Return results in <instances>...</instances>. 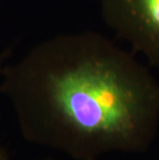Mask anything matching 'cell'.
<instances>
[{"label":"cell","mask_w":159,"mask_h":160,"mask_svg":"<svg viewBox=\"0 0 159 160\" xmlns=\"http://www.w3.org/2000/svg\"><path fill=\"white\" fill-rule=\"evenodd\" d=\"M22 137L77 160L144 153L159 124V82L100 33L60 34L2 67Z\"/></svg>","instance_id":"6da1fadb"},{"label":"cell","mask_w":159,"mask_h":160,"mask_svg":"<svg viewBox=\"0 0 159 160\" xmlns=\"http://www.w3.org/2000/svg\"><path fill=\"white\" fill-rule=\"evenodd\" d=\"M106 25L159 68V0H99Z\"/></svg>","instance_id":"7a4b0ae2"},{"label":"cell","mask_w":159,"mask_h":160,"mask_svg":"<svg viewBox=\"0 0 159 160\" xmlns=\"http://www.w3.org/2000/svg\"><path fill=\"white\" fill-rule=\"evenodd\" d=\"M0 160H9L6 152L1 147H0Z\"/></svg>","instance_id":"3957f363"},{"label":"cell","mask_w":159,"mask_h":160,"mask_svg":"<svg viewBox=\"0 0 159 160\" xmlns=\"http://www.w3.org/2000/svg\"><path fill=\"white\" fill-rule=\"evenodd\" d=\"M7 54H8V51H6L5 53H3L2 55H0V72H1V69H2V63H3V61H4V59L6 58V56H7Z\"/></svg>","instance_id":"277c9868"}]
</instances>
